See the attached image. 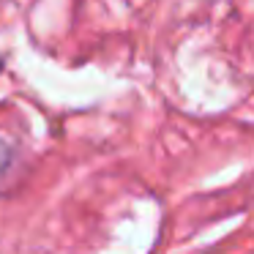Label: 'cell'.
<instances>
[{
	"mask_svg": "<svg viewBox=\"0 0 254 254\" xmlns=\"http://www.w3.org/2000/svg\"><path fill=\"white\" fill-rule=\"evenodd\" d=\"M25 175V159L22 150L11 142L8 137L0 134V197L17 189V183Z\"/></svg>",
	"mask_w": 254,
	"mask_h": 254,
	"instance_id": "6da1fadb",
	"label": "cell"
},
{
	"mask_svg": "<svg viewBox=\"0 0 254 254\" xmlns=\"http://www.w3.org/2000/svg\"><path fill=\"white\" fill-rule=\"evenodd\" d=\"M0 68H3V58H0Z\"/></svg>",
	"mask_w": 254,
	"mask_h": 254,
	"instance_id": "7a4b0ae2",
	"label": "cell"
}]
</instances>
